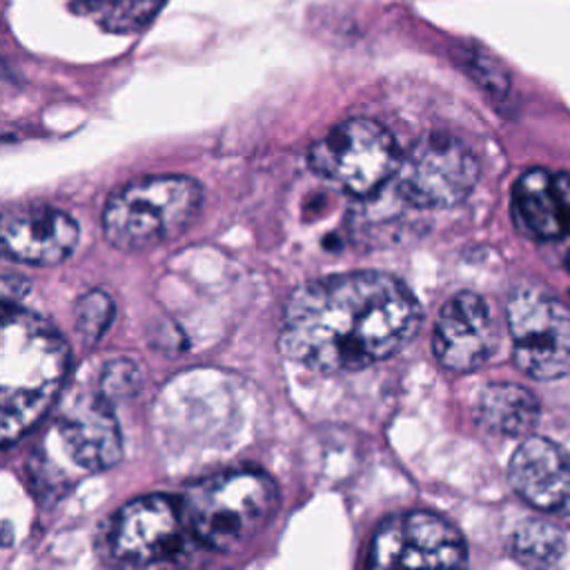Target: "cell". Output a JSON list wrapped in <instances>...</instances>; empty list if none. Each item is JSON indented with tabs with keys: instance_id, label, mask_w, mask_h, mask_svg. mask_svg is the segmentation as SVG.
Wrapping results in <instances>:
<instances>
[{
	"instance_id": "17",
	"label": "cell",
	"mask_w": 570,
	"mask_h": 570,
	"mask_svg": "<svg viewBox=\"0 0 570 570\" xmlns=\"http://www.w3.org/2000/svg\"><path fill=\"white\" fill-rule=\"evenodd\" d=\"M73 318H76V332L80 334L82 343L94 345L111 325V318H114L111 296L105 294L102 289H91L82 294L76 301Z\"/></svg>"
},
{
	"instance_id": "20",
	"label": "cell",
	"mask_w": 570,
	"mask_h": 570,
	"mask_svg": "<svg viewBox=\"0 0 570 570\" xmlns=\"http://www.w3.org/2000/svg\"><path fill=\"white\" fill-rule=\"evenodd\" d=\"M140 385V370L134 361L116 358L105 365L100 376V394L111 403L114 399H125L134 394Z\"/></svg>"
},
{
	"instance_id": "9",
	"label": "cell",
	"mask_w": 570,
	"mask_h": 570,
	"mask_svg": "<svg viewBox=\"0 0 570 570\" xmlns=\"http://www.w3.org/2000/svg\"><path fill=\"white\" fill-rule=\"evenodd\" d=\"M109 554L129 566L160 563L183 546V519L176 503L160 494L122 505L107 528Z\"/></svg>"
},
{
	"instance_id": "7",
	"label": "cell",
	"mask_w": 570,
	"mask_h": 570,
	"mask_svg": "<svg viewBox=\"0 0 570 570\" xmlns=\"http://www.w3.org/2000/svg\"><path fill=\"white\" fill-rule=\"evenodd\" d=\"M396 189L419 209L459 205L474 189L479 160L472 149L450 134H428L401 156Z\"/></svg>"
},
{
	"instance_id": "4",
	"label": "cell",
	"mask_w": 570,
	"mask_h": 570,
	"mask_svg": "<svg viewBox=\"0 0 570 570\" xmlns=\"http://www.w3.org/2000/svg\"><path fill=\"white\" fill-rule=\"evenodd\" d=\"M200 203L203 189L189 176L136 178L105 205L102 232L118 249H151L187 229Z\"/></svg>"
},
{
	"instance_id": "5",
	"label": "cell",
	"mask_w": 570,
	"mask_h": 570,
	"mask_svg": "<svg viewBox=\"0 0 570 570\" xmlns=\"http://www.w3.org/2000/svg\"><path fill=\"white\" fill-rule=\"evenodd\" d=\"M401 151L392 134L370 118H350L318 138L307 154L309 167L352 196H372L396 176Z\"/></svg>"
},
{
	"instance_id": "19",
	"label": "cell",
	"mask_w": 570,
	"mask_h": 570,
	"mask_svg": "<svg viewBox=\"0 0 570 570\" xmlns=\"http://www.w3.org/2000/svg\"><path fill=\"white\" fill-rule=\"evenodd\" d=\"M163 0H87V9L111 29H134L149 20Z\"/></svg>"
},
{
	"instance_id": "1",
	"label": "cell",
	"mask_w": 570,
	"mask_h": 570,
	"mask_svg": "<svg viewBox=\"0 0 570 570\" xmlns=\"http://www.w3.org/2000/svg\"><path fill=\"white\" fill-rule=\"evenodd\" d=\"M421 325L414 294L383 272H347L298 287L283 312L281 350L316 372H354L403 350Z\"/></svg>"
},
{
	"instance_id": "12",
	"label": "cell",
	"mask_w": 570,
	"mask_h": 570,
	"mask_svg": "<svg viewBox=\"0 0 570 570\" xmlns=\"http://www.w3.org/2000/svg\"><path fill=\"white\" fill-rule=\"evenodd\" d=\"M78 243L76 220L56 207L13 209L2 223V249L9 258L31 265L62 263Z\"/></svg>"
},
{
	"instance_id": "13",
	"label": "cell",
	"mask_w": 570,
	"mask_h": 570,
	"mask_svg": "<svg viewBox=\"0 0 570 570\" xmlns=\"http://www.w3.org/2000/svg\"><path fill=\"white\" fill-rule=\"evenodd\" d=\"M512 212L523 234L559 240L570 234V174L532 167L512 187Z\"/></svg>"
},
{
	"instance_id": "11",
	"label": "cell",
	"mask_w": 570,
	"mask_h": 570,
	"mask_svg": "<svg viewBox=\"0 0 570 570\" xmlns=\"http://www.w3.org/2000/svg\"><path fill=\"white\" fill-rule=\"evenodd\" d=\"M512 490L532 508L570 517V454L546 436H528L508 463Z\"/></svg>"
},
{
	"instance_id": "14",
	"label": "cell",
	"mask_w": 570,
	"mask_h": 570,
	"mask_svg": "<svg viewBox=\"0 0 570 570\" xmlns=\"http://www.w3.org/2000/svg\"><path fill=\"white\" fill-rule=\"evenodd\" d=\"M60 439L76 465L98 472L122 456V439L109 401L98 394L78 401L60 419Z\"/></svg>"
},
{
	"instance_id": "10",
	"label": "cell",
	"mask_w": 570,
	"mask_h": 570,
	"mask_svg": "<svg viewBox=\"0 0 570 570\" xmlns=\"http://www.w3.org/2000/svg\"><path fill=\"white\" fill-rule=\"evenodd\" d=\"M499 343L494 316L483 296L454 294L434 323L432 350L436 361L452 372H472L490 361Z\"/></svg>"
},
{
	"instance_id": "6",
	"label": "cell",
	"mask_w": 570,
	"mask_h": 570,
	"mask_svg": "<svg viewBox=\"0 0 570 570\" xmlns=\"http://www.w3.org/2000/svg\"><path fill=\"white\" fill-rule=\"evenodd\" d=\"M512 356L521 372L539 381L570 372V312L548 289L519 285L505 303Z\"/></svg>"
},
{
	"instance_id": "2",
	"label": "cell",
	"mask_w": 570,
	"mask_h": 570,
	"mask_svg": "<svg viewBox=\"0 0 570 570\" xmlns=\"http://www.w3.org/2000/svg\"><path fill=\"white\" fill-rule=\"evenodd\" d=\"M69 372L60 332L33 312L4 305L0 345V439L9 448L53 405Z\"/></svg>"
},
{
	"instance_id": "15",
	"label": "cell",
	"mask_w": 570,
	"mask_h": 570,
	"mask_svg": "<svg viewBox=\"0 0 570 570\" xmlns=\"http://www.w3.org/2000/svg\"><path fill=\"white\" fill-rule=\"evenodd\" d=\"M539 410L537 396L519 383H490L479 392L474 405L476 421L505 436L528 434L539 419Z\"/></svg>"
},
{
	"instance_id": "16",
	"label": "cell",
	"mask_w": 570,
	"mask_h": 570,
	"mask_svg": "<svg viewBox=\"0 0 570 570\" xmlns=\"http://www.w3.org/2000/svg\"><path fill=\"white\" fill-rule=\"evenodd\" d=\"M563 532L548 521H523L510 539L512 557L530 568H550L563 554Z\"/></svg>"
},
{
	"instance_id": "21",
	"label": "cell",
	"mask_w": 570,
	"mask_h": 570,
	"mask_svg": "<svg viewBox=\"0 0 570 570\" xmlns=\"http://www.w3.org/2000/svg\"><path fill=\"white\" fill-rule=\"evenodd\" d=\"M568 267H570V256H568Z\"/></svg>"
},
{
	"instance_id": "3",
	"label": "cell",
	"mask_w": 570,
	"mask_h": 570,
	"mask_svg": "<svg viewBox=\"0 0 570 570\" xmlns=\"http://www.w3.org/2000/svg\"><path fill=\"white\" fill-rule=\"evenodd\" d=\"M276 501V485L265 472L234 470L191 485L183 501V517L198 541L234 552L269 523Z\"/></svg>"
},
{
	"instance_id": "8",
	"label": "cell",
	"mask_w": 570,
	"mask_h": 570,
	"mask_svg": "<svg viewBox=\"0 0 570 570\" xmlns=\"http://www.w3.org/2000/svg\"><path fill=\"white\" fill-rule=\"evenodd\" d=\"M465 541L448 519L428 510H412L387 517L374 530L367 566H461L465 563Z\"/></svg>"
},
{
	"instance_id": "18",
	"label": "cell",
	"mask_w": 570,
	"mask_h": 570,
	"mask_svg": "<svg viewBox=\"0 0 570 570\" xmlns=\"http://www.w3.org/2000/svg\"><path fill=\"white\" fill-rule=\"evenodd\" d=\"M463 67L474 82L492 98H505L510 94V73L490 51L470 47L463 51Z\"/></svg>"
}]
</instances>
